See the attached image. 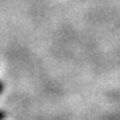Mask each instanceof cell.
<instances>
[{"instance_id":"7a4b0ae2","label":"cell","mask_w":120,"mask_h":120,"mask_svg":"<svg viewBox=\"0 0 120 120\" xmlns=\"http://www.w3.org/2000/svg\"><path fill=\"white\" fill-rule=\"evenodd\" d=\"M3 91H4V83H3V82H0V94H1Z\"/></svg>"},{"instance_id":"6da1fadb","label":"cell","mask_w":120,"mask_h":120,"mask_svg":"<svg viewBox=\"0 0 120 120\" xmlns=\"http://www.w3.org/2000/svg\"><path fill=\"white\" fill-rule=\"evenodd\" d=\"M5 116H7V113H5V111H1L0 109V120H4Z\"/></svg>"}]
</instances>
